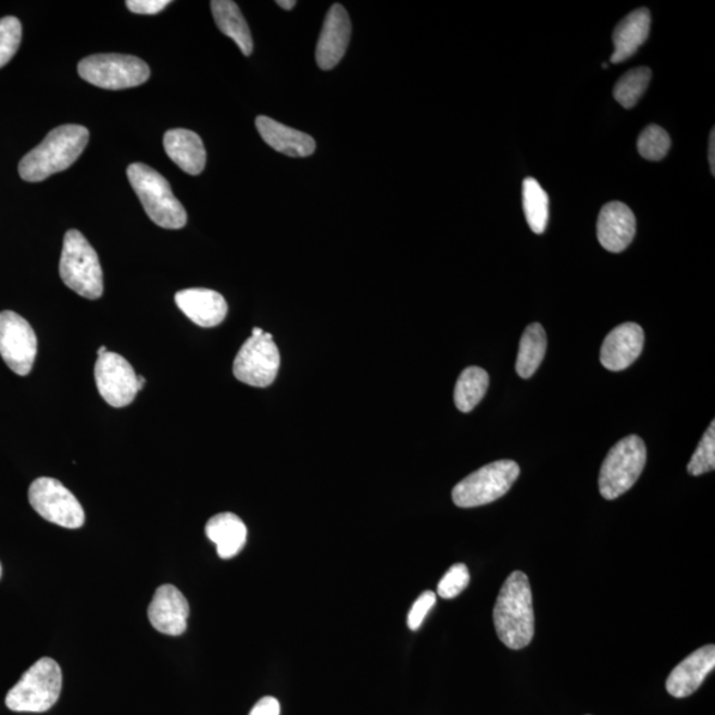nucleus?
<instances>
[{
    "instance_id": "6e6552de",
    "label": "nucleus",
    "mask_w": 715,
    "mask_h": 715,
    "mask_svg": "<svg viewBox=\"0 0 715 715\" xmlns=\"http://www.w3.org/2000/svg\"><path fill=\"white\" fill-rule=\"evenodd\" d=\"M78 75L96 87L120 90L147 83L150 68L143 60L130 54L101 53L83 59Z\"/></svg>"
},
{
    "instance_id": "72a5a7b5",
    "label": "nucleus",
    "mask_w": 715,
    "mask_h": 715,
    "mask_svg": "<svg viewBox=\"0 0 715 715\" xmlns=\"http://www.w3.org/2000/svg\"><path fill=\"white\" fill-rule=\"evenodd\" d=\"M281 706L274 697H264L253 706L250 715H280Z\"/></svg>"
},
{
    "instance_id": "dca6fc26",
    "label": "nucleus",
    "mask_w": 715,
    "mask_h": 715,
    "mask_svg": "<svg viewBox=\"0 0 715 715\" xmlns=\"http://www.w3.org/2000/svg\"><path fill=\"white\" fill-rule=\"evenodd\" d=\"M636 235V217L627 204L611 202L603 205L598 219L600 246L612 253L626 251Z\"/></svg>"
},
{
    "instance_id": "c85d7f7f",
    "label": "nucleus",
    "mask_w": 715,
    "mask_h": 715,
    "mask_svg": "<svg viewBox=\"0 0 715 715\" xmlns=\"http://www.w3.org/2000/svg\"><path fill=\"white\" fill-rule=\"evenodd\" d=\"M715 469V423L702 436L692 459L688 464V472L692 476H701Z\"/></svg>"
},
{
    "instance_id": "c9c22d12",
    "label": "nucleus",
    "mask_w": 715,
    "mask_h": 715,
    "mask_svg": "<svg viewBox=\"0 0 715 715\" xmlns=\"http://www.w3.org/2000/svg\"><path fill=\"white\" fill-rule=\"evenodd\" d=\"M276 3L280 5L281 9L287 11L293 10L297 5V2H294V0H278V2Z\"/></svg>"
},
{
    "instance_id": "a878e982",
    "label": "nucleus",
    "mask_w": 715,
    "mask_h": 715,
    "mask_svg": "<svg viewBox=\"0 0 715 715\" xmlns=\"http://www.w3.org/2000/svg\"><path fill=\"white\" fill-rule=\"evenodd\" d=\"M523 204L527 224L532 233L541 235L549 222V197L535 178H526L523 184Z\"/></svg>"
},
{
    "instance_id": "b1692460",
    "label": "nucleus",
    "mask_w": 715,
    "mask_h": 715,
    "mask_svg": "<svg viewBox=\"0 0 715 715\" xmlns=\"http://www.w3.org/2000/svg\"><path fill=\"white\" fill-rule=\"evenodd\" d=\"M548 349V337L541 324H531L526 327L520 338L516 363L517 374L520 378L529 379L536 374L543 361Z\"/></svg>"
},
{
    "instance_id": "423d86ee",
    "label": "nucleus",
    "mask_w": 715,
    "mask_h": 715,
    "mask_svg": "<svg viewBox=\"0 0 715 715\" xmlns=\"http://www.w3.org/2000/svg\"><path fill=\"white\" fill-rule=\"evenodd\" d=\"M647 464V447L639 436L624 438L609 452L599 475L600 494L616 500L634 487Z\"/></svg>"
},
{
    "instance_id": "f03ea898",
    "label": "nucleus",
    "mask_w": 715,
    "mask_h": 715,
    "mask_svg": "<svg viewBox=\"0 0 715 715\" xmlns=\"http://www.w3.org/2000/svg\"><path fill=\"white\" fill-rule=\"evenodd\" d=\"M89 141V130L81 125L57 127L39 147L29 151L20 163L23 180L41 181L74 165Z\"/></svg>"
},
{
    "instance_id": "aec40b11",
    "label": "nucleus",
    "mask_w": 715,
    "mask_h": 715,
    "mask_svg": "<svg viewBox=\"0 0 715 715\" xmlns=\"http://www.w3.org/2000/svg\"><path fill=\"white\" fill-rule=\"evenodd\" d=\"M650 29L651 12L648 9L635 10L624 17L612 35L615 51L612 53L611 63L619 64L631 59L647 41Z\"/></svg>"
},
{
    "instance_id": "4468645a",
    "label": "nucleus",
    "mask_w": 715,
    "mask_h": 715,
    "mask_svg": "<svg viewBox=\"0 0 715 715\" xmlns=\"http://www.w3.org/2000/svg\"><path fill=\"white\" fill-rule=\"evenodd\" d=\"M351 38V22L341 4L331 5L317 42L316 59L321 70L330 71L341 62Z\"/></svg>"
},
{
    "instance_id": "58836bf2",
    "label": "nucleus",
    "mask_w": 715,
    "mask_h": 715,
    "mask_svg": "<svg viewBox=\"0 0 715 715\" xmlns=\"http://www.w3.org/2000/svg\"><path fill=\"white\" fill-rule=\"evenodd\" d=\"M0 578H2V565H0Z\"/></svg>"
},
{
    "instance_id": "a211bd4d",
    "label": "nucleus",
    "mask_w": 715,
    "mask_h": 715,
    "mask_svg": "<svg viewBox=\"0 0 715 715\" xmlns=\"http://www.w3.org/2000/svg\"><path fill=\"white\" fill-rule=\"evenodd\" d=\"M175 304L200 327H215L227 317L226 299L215 290L192 288L175 294Z\"/></svg>"
},
{
    "instance_id": "7ed1b4c3",
    "label": "nucleus",
    "mask_w": 715,
    "mask_h": 715,
    "mask_svg": "<svg viewBox=\"0 0 715 715\" xmlns=\"http://www.w3.org/2000/svg\"><path fill=\"white\" fill-rule=\"evenodd\" d=\"M127 178L148 216L156 226L166 229H180L186 226L187 212L175 198L172 186L163 175L143 163H133L127 167Z\"/></svg>"
},
{
    "instance_id": "412c9836",
    "label": "nucleus",
    "mask_w": 715,
    "mask_h": 715,
    "mask_svg": "<svg viewBox=\"0 0 715 715\" xmlns=\"http://www.w3.org/2000/svg\"><path fill=\"white\" fill-rule=\"evenodd\" d=\"M163 147L170 160L185 173L199 175L203 172L208 154L202 138L197 133L186 129L168 130L163 137Z\"/></svg>"
},
{
    "instance_id": "2f4dec72",
    "label": "nucleus",
    "mask_w": 715,
    "mask_h": 715,
    "mask_svg": "<svg viewBox=\"0 0 715 715\" xmlns=\"http://www.w3.org/2000/svg\"><path fill=\"white\" fill-rule=\"evenodd\" d=\"M435 603L436 593L432 591L423 592L422 595L416 599L407 617V626L411 631H417V629L422 627V624L426 620L428 612L434 609Z\"/></svg>"
},
{
    "instance_id": "c756f323",
    "label": "nucleus",
    "mask_w": 715,
    "mask_h": 715,
    "mask_svg": "<svg viewBox=\"0 0 715 715\" xmlns=\"http://www.w3.org/2000/svg\"><path fill=\"white\" fill-rule=\"evenodd\" d=\"M22 41V24L15 16L0 20V68L8 64L20 50Z\"/></svg>"
},
{
    "instance_id": "bb28decb",
    "label": "nucleus",
    "mask_w": 715,
    "mask_h": 715,
    "mask_svg": "<svg viewBox=\"0 0 715 715\" xmlns=\"http://www.w3.org/2000/svg\"><path fill=\"white\" fill-rule=\"evenodd\" d=\"M652 78V71L647 66H640L628 71L620 77L614 88V97L623 108L632 109L645 93Z\"/></svg>"
},
{
    "instance_id": "9b49d317",
    "label": "nucleus",
    "mask_w": 715,
    "mask_h": 715,
    "mask_svg": "<svg viewBox=\"0 0 715 715\" xmlns=\"http://www.w3.org/2000/svg\"><path fill=\"white\" fill-rule=\"evenodd\" d=\"M280 362L274 336L264 331L262 336H251L242 344L235 358L234 375L241 384L268 387L277 377Z\"/></svg>"
},
{
    "instance_id": "20e7f679",
    "label": "nucleus",
    "mask_w": 715,
    "mask_h": 715,
    "mask_svg": "<svg viewBox=\"0 0 715 715\" xmlns=\"http://www.w3.org/2000/svg\"><path fill=\"white\" fill-rule=\"evenodd\" d=\"M60 277L78 296L97 300L104 293V277L99 254L77 229H70L64 236Z\"/></svg>"
},
{
    "instance_id": "0eeeda50",
    "label": "nucleus",
    "mask_w": 715,
    "mask_h": 715,
    "mask_svg": "<svg viewBox=\"0 0 715 715\" xmlns=\"http://www.w3.org/2000/svg\"><path fill=\"white\" fill-rule=\"evenodd\" d=\"M519 474V465L513 460L490 463L460 481L452 490V500L459 507L488 505L504 497Z\"/></svg>"
},
{
    "instance_id": "1a4fd4ad",
    "label": "nucleus",
    "mask_w": 715,
    "mask_h": 715,
    "mask_svg": "<svg viewBox=\"0 0 715 715\" xmlns=\"http://www.w3.org/2000/svg\"><path fill=\"white\" fill-rule=\"evenodd\" d=\"M29 504L42 518L66 527L78 529L85 523L84 509L64 485L51 477H40L28 490Z\"/></svg>"
},
{
    "instance_id": "2eb2a0df",
    "label": "nucleus",
    "mask_w": 715,
    "mask_h": 715,
    "mask_svg": "<svg viewBox=\"0 0 715 715\" xmlns=\"http://www.w3.org/2000/svg\"><path fill=\"white\" fill-rule=\"evenodd\" d=\"M644 348V330L635 323H626L615 327L605 337L600 362L610 372H623L638 360Z\"/></svg>"
},
{
    "instance_id": "9d476101",
    "label": "nucleus",
    "mask_w": 715,
    "mask_h": 715,
    "mask_svg": "<svg viewBox=\"0 0 715 715\" xmlns=\"http://www.w3.org/2000/svg\"><path fill=\"white\" fill-rule=\"evenodd\" d=\"M95 379L100 396L114 409H123L135 402L137 392L147 384L143 377H138L124 356L111 351L97 360Z\"/></svg>"
},
{
    "instance_id": "cd10ccee",
    "label": "nucleus",
    "mask_w": 715,
    "mask_h": 715,
    "mask_svg": "<svg viewBox=\"0 0 715 715\" xmlns=\"http://www.w3.org/2000/svg\"><path fill=\"white\" fill-rule=\"evenodd\" d=\"M670 137L662 126L650 125L642 130L638 139V149L642 159L662 161L670 149Z\"/></svg>"
},
{
    "instance_id": "39448f33",
    "label": "nucleus",
    "mask_w": 715,
    "mask_h": 715,
    "mask_svg": "<svg viewBox=\"0 0 715 715\" xmlns=\"http://www.w3.org/2000/svg\"><path fill=\"white\" fill-rule=\"evenodd\" d=\"M62 669L54 660L42 657L21 678L5 697V705L16 713H45L62 693Z\"/></svg>"
},
{
    "instance_id": "6ab92c4d",
    "label": "nucleus",
    "mask_w": 715,
    "mask_h": 715,
    "mask_svg": "<svg viewBox=\"0 0 715 715\" xmlns=\"http://www.w3.org/2000/svg\"><path fill=\"white\" fill-rule=\"evenodd\" d=\"M256 127L264 141L278 153L294 156V159H305L316 151V141L311 136L277 123L275 120L260 116L256 118Z\"/></svg>"
},
{
    "instance_id": "f257e3e1",
    "label": "nucleus",
    "mask_w": 715,
    "mask_h": 715,
    "mask_svg": "<svg viewBox=\"0 0 715 715\" xmlns=\"http://www.w3.org/2000/svg\"><path fill=\"white\" fill-rule=\"evenodd\" d=\"M493 620L499 639L511 650H523L535 638L532 593L523 572L509 575L497 598Z\"/></svg>"
},
{
    "instance_id": "393cba45",
    "label": "nucleus",
    "mask_w": 715,
    "mask_h": 715,
    "mask_svg": "<svg viewBox=\"0 0 715 715\" xmlns=\"http://www.w3.org/2000/svg\"><path fill=\"white\" fill-rule=\"evenodd\" d=\"M488 387L489 375L485 369L466 367L454 387V404L462 412L475 410L487 393Z\"/></svg>"
},
{
    "instance_id": "473e14b6",
    "label": "nucleus",
    "mask_w": 715,
    "mask_h": 715,
    "mask_svg": "<svg viewBox=\"0 0 715 715\" xmlns=\"http://www.w3.org/2000/svg\"><path fill=\"white\" fill-rule=\"evenodd\" d=\"M168 0H127L126 5L131 12L139 15H155L165 10Z\"/></svg>"
},
{
    "instance_id": "f704fd0d",
    "label": "nucleus",
    "mask_w": 715,
    "mask_h": 715,
    "mask_svg": "<svg viewBox=\"0 0 715 715\" xmlns=\"http://www.w3.org/2000/svg\"><path fill=\"white\" fill-rule=\"evenodd\" d=\"M708 163H711L712 174L714 177L715 174V129L711 133V138H708Z\"/></svg>"
},
{
    "instance_id": "7c9ffc66",
    "label": "nucleus",
    "mask_w": 715,
    "mask_h": 715,
    "mask_svg": "<svg viewBox=\"0 0 715 715\" xmlns=\"http://www.w3.org/2000/svg\"><path fill=\"white\" fill-rule=\"evenodd\" d=\"M471 580L469 569L464 563H457L448 569L438 586V595L442 599H453L460 595Z\"/></svg>"
},
{
    "instance_id": "e433bc0d",
    "label": "nucleus",
    "mask_w": 715,
    "mask_h": 715,
    "mask_svg": "<svg viewBox=\"0 0 715 715\" xmlns=\"http://www.w3.org/2000/svg\"><path fill=\"white\" fill-rule=\"evenodd\" d=\"M262 335H264V330L260 329V327H254V329L252 330V336H262Z\"/></svg>"
},
{
    "instance_id": "5701e85b",
    "label": "nucleus",
    "mask_w": 715,
    "mask_h": 715,
    "mask_svg": "<svg viewBox=\"0 0 715 715\" xmlns=\"http://www.w3.org/2000/svg\"><path fill=\"white\" fill-rule=\"evenodd\" d=\"M211 10L217 28L238 45L242 54L250 57L253 52L252 35L239 5L233 0H214Z\"/></svg>"
},
{
    "instance_id": "4c0bfd02",
    "label": "nucleus",
    "mask_w": 715,
    "mask_h": 715,
    "mask_svg": "<svg viewBox=\"0 0 715 715\" xmlns=\"http://www.w3.org/2000/svg\"><path fill=\"white\" fill-rule=\"evenodd\" d=\"M105 353H108L106 347H101L99 350H97V354H99V356L104 355Z\"/></svg>"
},
{
    "instance_id": "ddd939ff",
    "label": "nucleus",
    "mask_w": 715,
    "mask_h": 715,
    "mask_svg": "<svg viewBox=\"0 0 715 715\" xmlns=\"http://www.w3.org/2000/svg\"><path fill=\"white\" fill-rule=\"evenodd\" d=\"M149 620L156 631L168 636L186 632L190 605L177 587L161 586L149 605Z\"/></svg>"
},
{
    "instance_id": "4be33fe9",
    "label": "nucleus",
    "mask_w": 715,
    "mask_h": 715,
    "mask_svg": "<svg viewBox=\"0 0 715 715\" xmlns=\"http://www.w3.org/2000/svg\"><path fill=\"white\" fill-rule=\"evenodd\" d=\"M247 526L234 513H221L205 525V536L216 544L222 560L238 555L247 542Z\"/></svg>"
},
{
    "instance_id": "f8f14e48",
    "label": "nucleus",
    "mask_w": 715,
    "mask_h": 715,
    "mask_svg": "<svg viewBox=\"0 0 715 715\" xmlns=\"http://www.w3.org/2000/svg\"><path fill=\"white\" fill-rule=\"evenodd\" d=\"M36 354L38 337L33 326L15 312H0V355L5 365L21 377H26L32 373Z\"/></svg>"
},
{
    "instance_id": "f3484780",
    "label": "nucleus",
    "mask_w": 715,
    "mask_h": 715,
    "mask_svg": "<svg viewBox=\"0 0 715 715\" xmlns=\"http://www.w3.org/2000/svg\"><path fill=\"white\" fill-rule=\"evenodd\" d=\"M715 668V647L700 648L676 666L666 680V690L676 699H685L700 689Z\"/></svg>"
}]
</instances>
